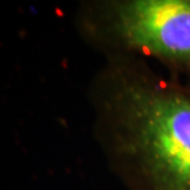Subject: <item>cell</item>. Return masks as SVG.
<instances>
[{
    "mask_svg": "<svg viewBox=\"0 0 190 190\" xmlns=\"http://www.w3.org/2000/svg\"><path fill=\"white\" fill-rule=\"evenodd\" d=\"M94 142L125 190H190V83L127 56L86 86Z\"/></svg>",
    "mask_w": 190,
    "mask_h": 190,
    "instance_id": "1",
    "label": "cell"
},
{
    "mask_svg": "<svg viewBox=\"0 0 190 190\" xmlns=\"http://www.w3.org/2000/svg\"><path fill=\"white\" fill-rule=\"evenodd\" d=\"M72 25L101 58L136 57L190 77V0H84Z\"/></svg>",
    "mask_w": 190,
    "mask_h": 190,
    "instance_id": "2",
    "label": "cell"
}]
</instances>
